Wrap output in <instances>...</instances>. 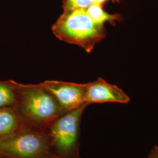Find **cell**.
<instances>
[{
    "mask_svg": "<svg viewBox=\"0 0 158 158\" xmlns=\"http://www.w3.org/2000/svg\"><path fill=\"white\" fill-rule=\"evenodd\" d=\"M17 101L13 106L25 124L46 128L65 112L53 96L40 84L24 85L15 81Z\"/></svg>",
    "mask_w": 158,
    "mask_h": 158,
    "instance_id": "cell-1",
    "label": "cell"
},
{
    "mask_svg": "<svg viewBox=\"0 0 158 158\" xmlns=\"http://www.w3.org/2000/svg\"><path fill=\"white\" fill-rule=\"evenodd\" d=\"M52 31L58 39L79 46L88 53L106 36L104 25L94 23L85 10L81 9L63 12Z\"/></svg>",
    "mask_w": 158,
    "mask_h": 158,
    "instance_id": "cell-2",
    "label": "cell"
},
{
    "mask_svg": "<svg viewBox=\"0 0 158 158\" xmlns=\"http://www.w3.org/2000/svg\"><path fill=\"white\" fill-rule=\"evenodd\" d=\"M89 105L65 111L46 128L57 158H81L80 136L81 118Z\"/></svg>",
    "mask_w": 158,
    "mask_h": 158,
    "instance_id": "cell-3",
    "label": "cell"
},
{
    "mask_svg": "<svg viewBox=\"0 0 158 158\" xmlns=\"http://www.w3.org/2000/svg\"><path fill=\"white\" fill-rule=\"evenodd\" d=\"M0 158H57L46 128L26 126L0 141Z\"/></svg>",
    "mask_w": 158,
    "mask_h": 158,
    "instance_id": "cell-4",
    "label": "cell"
},
{
    "mask_svg": "<svg viewBox=\"0 0 158 158\" xmlns=\"http://www.w3.org/2000/svg\"><path fill=\"white\" fill-rule=\"evenodd\" d=\"M40 85L55 98L64 111L87 104L85 102L87 83L48 80L41 83Z\"/></svg>",
    "mask_w": 158,
    "mask_h": 158,
    "instance_id": "cell-5",
    "label": "cell"
},
{
    "mask_svg": "<svg viewBox=\"0 0 158 158\" xmlns=\"http://www.w3.org/2000/svg\"><path fill=\"white\" fill-rule=\"evenodd\" d=\"M130 98L116 85H112L102 78L88 83L85 94V102L91 104L117 102L127 104Z\"/></svg>",
    "mask_w": 158,
    "mask_h": 158,
    "instance_id": "cell-6",
    "label": "cell"
},
{
    "mask_svg": "<svg viewBox=\"0 0 158 158\" xmlns=\"http://www.w3.org/2000/svg\"><path fill=\"white\" fill-rule=\"evenodd\" d=\"M26 126L13 106L0 108V141L15 135Z\"/></svg>",
    "mask_w": 158,
    "mask_h": 158,
    "instance_id": "cell-7",
    "label": "cell"
},
{
    "mask_svg": "<svg viewBox=\"0 0 158 158\" xmlns=\"http://www.w3.org/2000/svg\"><path fill=\"white\" fill-rule=\"evenodd\" d=\"M89 16L94 23L99 25H104L105 23L115 25L117 22H121L123 18L118 14H111L105 11L102 5L93 4L85 10Z\"/></svg>",
    "mask_w": 158,
    "mask_h": 158,
    "instance_id": "cell-8",
    "label": "cell"
},
{
    "mask_svg": "<svg viewBox=\"0 0 158 158\" xmlns=\"http://www.w3.org/2000/svg\"><path fill=\"white\" fill-rule=\"evenodd\" d=\"M17 101V91L14 80H0V108L14 106Z\"/></svg>",
    "mask_w": 158,
    "mask_h": 158,
    "instance_id": "cell-9",
    "label": "cell"
},
{
    "mask_svg": "<svg viewBox=\"0 0 158 158\" xmlns=\"http://www.w3.org/2000/svg\"><path fill=\"white\" fill-rule=\"evenodd\" d=\"M93 4V0H63L64 11L74 10H87Z\"/></svg>",
    "mask_w": 158,
    "mask_h": 158,
    "instance_id": "cell-10",
    "label": "cell"
},
{
    "mask_svg": "<svg viewBox=\"0 0 158 158\" xmlns=\"http://www.w3.org/2000/svg\"><path fill=\"white\" fill-rule=\"evenodd\" d=\"M147 158H158V147L155 145L152 148Z\"/></svg>",
    "mask_w": 158,
    "mask_h": 158,
    "instance_id": "cell-11",
    "label": "cell"
},
{
    "mask_svg": "<svg viewBox=\"0 0 158 158\" xmlns=\"http://www.w3.org/2000/svg\"><path fill=\"white\" fill-rule=\"evenodd\" d=\"M107 0H93V3L96 4H99V5H103V4L106 2ZM113 2H115V0H112Z\"/></svg>",
    "mask_w": 158,
    "mask_h": 158,
    "instance_id": "cell-12",
    "label": "cell"
},
{
    "mask_svg": "<svg viewBox=\"0 0 158 158\" xmlns=\"http://www.w3.org/2000/svg\"><path fill=\"white\" fill-rule=\"evenodd\" d=\"M121 0H115V2H119Z\"/></svg>",
    "mask_w": 158,
    "mask_h": 158,
    "instance_id": "cell-13",
    "label": "cell"
}]
</instances>
